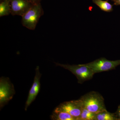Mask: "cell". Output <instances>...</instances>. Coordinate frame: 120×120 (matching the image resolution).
I'll return each mask as SVG.
<instances>
[{"instance_id":"6da1fadb","label":"cell","mask_w":120,"mask_h":120,"mask_svg":"<svg viewBox=\"0 0 120 120\" xmlns=\"http://www.w3.org/2000/svg\"><path fill=\"white\" fill-rule=\"evenodd\" d=\"M79 99L82 107L95 113L106 110L104 99L98 92L94 91L88 92Z\"/></svg>"},{"instance_id":"7a4b0ae2","label":"cell","mask_w":120,"mask_h":120,"mask_svg":"<svg viewBox=\"0 0 120 120\" xmlns=\"http://www.w3.org/2000/svg\"><path fill=\"white\" fill-rule=\"evenodd\" d=\"M43 13L41 3L33 5L28 11L22 16V25L29 30H34L39 19Z\"/></svg>"},{"instance_id":"3957f363","label":"cell","mask_w":120,"mask_h":120,"mask_svg":"<svg viewBox=\"0 0 120 120\" xmlns=\"http://www.w3.org/2000/svg\"><path fill=\"white\" fill-rule=\"evenodd\" d=\"M55 64L56 66L67 69L75 75L78 80L79 83L82 84L86 81L91 79L94 74L91 69L83 64L71 65L58 63Z\"/></svg>"},{"instance_id":"277c9868","label":"cell","mask_w":120,"mask_h":120,"mask_svg":"<svg viewBox=\"0 0 120 120\" xmlns=\"http://www.w3.org/2000/svg\"><path fill=\"white\" fill-rule=\"evenodd\" d=\"M83 64L90 68L95 74L115 69L116 67L120 65V60H109L104 57H101Z\"/></svg>"},{"instance_id":"5b68a950","label":"cell","mask_w":120,"mask_h":120,"mask_svg":"<svg viewBox=\"0 0 120 120\" xmlns=\"http://www.w3.org/2000/svg\"><path fill=\"white\" fill-rule=\"evenodd\" d=\"M15 94L13 84L8 77L0 79V108L2 109L13 98Z\"/></svg>"},{"instance_id":"8992f818","label":"cell","mask_w":120,"mask_h":120,"mask_svg":"<svg viewBox=\"0 0 120 120\" xmlns=\"http://www.w3.org/2000/svg\"><path fill=\"white\" fill-rule=\"evenodd\" d=\"M82 104L79 99L62 102L56 109L68 113L78 120L82 109Z\"/></svg>"},{"instance_id":"52a82bcc","label":"cell","mask_w":120,"mask_h":120,"mask_svg":"<svg viewBox=\"0 0 120 120\" xmlns=\"http://www.w3.org/2000/svg\"><path fill=\"white\" fill-rule=\"evenodd\" d=\"M41 75L39 71V67L38 66L35 68V75L34 82L29 91L28 98L26 102L25 111H27L28 107L35 100L41 88L40 79Z\"/></svg>"},{"instance_id":"ba28073f","label":"cell","mask_w":120,"mask_h":120,"mask_svg":"<svg viewBox=\"0 0 120 120\" xmlns=\"http://www.w3.org/2000/svg\"><path fill=\"white\" fill-rule=\"evenodd\" d=\"M11 14L22 16L33 5L28 0H10Z\"/></svg>"},{"instance_id":"9c48e42d","label":"cell","mask_w":120,"mask_h":120,"mask_svg":"<svg viewBox=\"0 0 120 120\" xmlns=\"http://www.w3.org/2000/svg\"><path fill=\"white\" fill-rule=\"evenodd\" d=\"M50 118L53 120H77L76 118L68 113L57 110L56 109L50 116Z\"/></svg>"},{"instance_id":"30bf717a","label":"cell","mask_w":120,"mask_h":120,"mask_svg":"<svg viewBox=\"0 0 120 120\" xmlns=\"http://www.w3.org/2000/svg\"><path fill=\"white\" fill-rule=\"evenodd\" d=\"M94 120H118L115 113H112L105 110L96 114Z\"/></svg>"},{"instance_id":"8fae6325","label":"cell","mask_w":120,"mask_h":120,"mask_svg":"<svg viewBox=\"0 0 120 120\" xmlns=\"http://www.w3.org/2000/svg\"><path fill=\"white\" fill-rule=\"evenodd\" d=\"M108 0H92V2L99 7L102 11L106 12H111L113 11V5L108 2Z\"/></svg>"},{"instance_id":"7c38bea8","label":"cell","mask_w":120,"mask_h":120,"mask_svg":"<svg viewBox=\"0 0 120 120\" xmlns=\"http://www.w3.org/2000/svg\"><path fill=\"white\" fill-rule=\"evenodd\" d=\"M11 14L10 0H2L0 3V17Z\"/></svg>"},{"instance_id":"4fadbf2b","label":"cell","mask_w":120,"mask_h":120,"mask_svg":"<svg viewBox=\"0 0 120 120\" xmlns=\"http://www.w3.org/2000/svg\"><path fill=\"white\" fill-rule=\"evenodd\" d=\"M96 113L90 112L84 107H82L80 116L78 120H94Z\"/></svg>"},{"instance_id":"5bb4252c","label":"cell","mask_w":120,"mask_h":120,"mask_svg":"<svg viewBox=\"0 0 120 120\" xmlns=\"http://www.w3.org/2000/svg\"><path fill=\"white\" fill-rule=\"evenodd\" d=\"M115 113L118 120H120V105L118 106L117 110Z\"/></svg>"},{"instance_id":"9a60e30c","label":"cell","mask_w":120,"mask_h":120,"mask_svg":"<svg viewBox=\"0 0 120 120\" xmlns=\"http://www.w3.org/2000/svg\"><path fill=\"white\" fill-rule=\"evenodd\" d=\"M28 0L31 2L33 4H35L41 3V0Z\"/></svg>"},{"instance_id":"2e32d148","label":"cell","mask_w":120,"mask_h":120,"mask_svg":"<svg viewBox=\"0 0 120 120\" xmlns=\"http://www.w3.org/2000/svg\"><path fill=\"white\" fill-rule=\"evenodd\" d=\"M112 1L114 2V5H120V0H112Z\"/></svg>"}]
</instances>
